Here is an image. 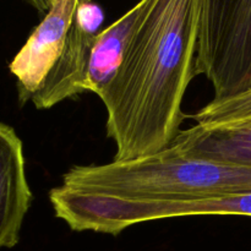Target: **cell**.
Instances as JSON below:
<instances>
[{
  "label": "cell",
  "mask_w": 251,
  "mask_h": 251,
  "mask_svg": "<svg viewBox=\"0 0 251 251\" xmlns=\"http://www.w3.org/2000/svg\"><path fill=\"white\" fill-rule=\"evenodd\" d=\"M93 198L173 201L251 191V167L184 154L174 147L127 161L74 166L56 186Z\"/></svg>",
  "instance_id": "obj_2"
},
{
  "label": "cell",
  "mask_w": 251,
  "mask_h": 251,
  "mask_svg": "<svg viewBox=\"0 0 251 251\" xmlns=\"http://www.w3.org/2000/svg\"><path fill=\"white\" fill-rule=\"evenodd\" d=\"M81 0H49L41 24L9 65L16 80L21 105L37 109L87 92L88 65L98 33L86 28L76 16Z\"/></svg>",
  "instance_id": "obj_3"
},
{
  "label": "cell",
  "mask_w": 251,
  "mask_h": 251,
  "mask_svg": "<svg viewBox=\"0 0 251 251\" xmlns=\"http://www.w3.org/2000/svg\"><path fill=\"white\" fill-rule=\"evenodd\" d=\"M202 0H157L100 98L107 110L113 161L172 146L188 118L184 96L196 76Z\"/></svg>",
  "instance_id": "obj_1"
},
{
  "label": "cell",
  "mask_w": 251,
  "mask_h": 251,
  "mask_svg": "<svg viewBox=\"0 0 251 251\" xmlns=\"http://www.w3.org/2000/svg\"><path fill=\"white\" fill-rule=\"evenodd\" d=\"M157 0H140L120 19L96 37L88 65L86 88L100 97L122 64L127 47Z\"/></svg>",
  "instance_id": "obj_6"
},
{
  "label": "cell",
  "mask_w": 251,
  "mask_h": 251,
  "mask_svg": "<svg viewBox=\"0 0 251 251\" xmlns=\"http://www.w3.org/2000/svg\"><path fill=\"white\" fill-rule=\"evenodd\" d=\"M32 199L22 140L14 127L0 123V250L19 243Z\"/></svg>",
  "instance_id": "obj_5"
},
{
  "label": "cell",
  "mask_w": 251,
  "mask_h": 251,
  "mask_svg": "<svg viewBox=\"0 0 251 251\" xmlns=\"http://www.w3.org/2000/svg\"><path fill=\"white\" fill-rule=\"evenodd\" d=\"M32 7L37 10L39 14L46 15L47 11H48L49 7V0H26Z\"/></svg>",
  "instance_id": "obj_9"
},
{
  "label": "cell",
  "mask_w": 251,
  "mask_h": 251,
  "mask_svg": "<svg viewBox=\"0 0 251 251\" xmlns=\"http://www.w3.org/2000/svg\"><path fill=\"white\" fill-rule=\"evenodd\" d=\"M203 127L234 126L251 122V90L226 100H212L191 115Z\"/></svg>",
  "instance_id": "obj_8"
},
{
  "label": "cell",
  "mask_w": 251,
  "mask_h": 251,
  "mask_svg": "<svg viewBox=\"0 0 251 251\" xmlns=\"http://www.w3.org/2000/svg\"><path fill=\"white\" fill-rule=\"evenodd\" d=\"M172 147L184 154L251 167V122L234 126L181 130Z\"/></svg>",
  "instance_id": "obj_7"
},
{
  "label": "cell",
  "mask_w": 251,
  "mask_h": 251,
  "mask_svg": "<svg viewBox=\"0 0 251 251\" xmlns=\"http://www.w3.org/2000/svg\"><path fill=\"white\" fill-rule=\"evenodd\" d=\"M199 75L212 83L213 100L251 90V0H202Z\"/></svg>",
  "instance_id": "obj_4"
}]
</instances>
